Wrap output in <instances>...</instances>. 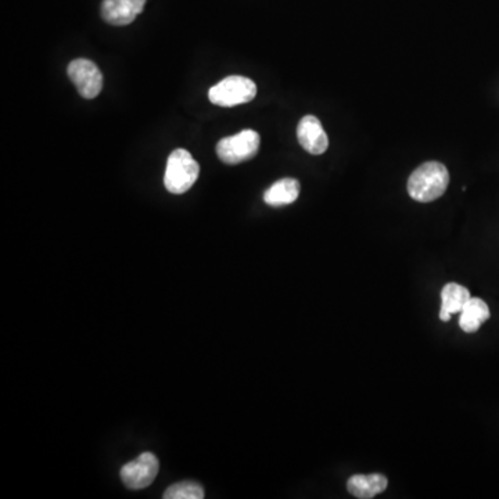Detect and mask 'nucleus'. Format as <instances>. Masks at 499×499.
<instances>
[{"label": "nucleus", "mask_w": 499, "mask_h": 499, "mask_svg": "<svg viewBox=\"0 0 499 499\" xmlns=\"http://www.w3.org/2000/svg\"><path fill=\"white\" fill-rule=\"evenodd\" d=\"M148 0H103L101 17L111 25L131 24L143 12Z\"/></svg>", "instance_id": "nucleus-8"}, {"label": "nucleus", "mask_w": 499, "mask_h": 499, "mask_svg": "<svg viewBox=\"0 0 499 499\" xmlns=\"http://www.w3.org/2000/svg\"><path fill=\"white\" fill-rule=\"evenodd\" d=\"M261 139L257 132L245 129L237 135L221 139L217 144V154L222 163L229 166L245 163L254 159L260 151Z\"/></svg>", "instance_id": "nucleus-4"}, {"label": "nucleus", "mask_w": 499, "mask_h": 499, "mask_svg": "<svg viewBox=\"0 0 499 499\" xmlns=\"http://www.w3.org/2000/svg\"><path fill=\"white\" fill-rule=\"evenodd\" d=\"M68 77L83 99L98 98L103 90V74L88 58H77L68 65Z\"/></svg>", "instance_id": "nucleus-6"}, {"label": "nucleus", "mask_w": 499, "mask_h": 499, "mask_svg": "<svg viewBox=\"0 0 499 499\" xmlns=\"http://www.w3.org/2000/svg\"><path fill=\"white\" fill-rule=\"evenodd\" d=\"M490 318V308L486 301L477 297H470L460 311V326L466 333H475L484 322Z\"/></svg>", "instance_id": "nucleus-10"}, {"label": "nucleus", "mask_w": 499, "mask_h": 499, "mask_svg": "<svg viewBox=\"0 0 499 499\" xmlns=\"http://www.w3.org/2000/svg\"><path fill=\"white\" fill-rule=\"evenodd\" d=\"M159 463L156 455L143 452L135 460L126 463L121 469V480L129 490H143L149 487L159 475Z\"/></svg>", "instance_id": "nucleus-5"}, {"label": "nucleus", "mask_w": 499, "mask_h": 499, "mask_svg": "<svg viewBox=\"0 0 499 499\" xmlns=\"http://www.w3.org/2000/svg\"><path fill=\"white\" fill-rule=\"evenodd\" d=\"M297 139L301 148L314 156H319L328 151V135L315 116H305L300 121L297 126Z\"/></svg>", "instance_id": "nucleus-7"}, {"label": "nucleus", "mask_w": 499, "mask_h": 499, "mask_svg": "<svg viewBox=\"0 0 499 499\" xmlns=\"http://www.w3.org/2000/svg\"><path fill=\"white\" fill-rule=\"evenodd\" d=\"M300 196V182L285 178L273 184L263 194V202L272 207H282L295 202Z\"/></svg>", "instance_id": "nucleus-12"}, {"label": "nucleus", "mask_w": 499, "mask_h": 499, "mask_svg": "<svg viewBox=\"0 0 499 499\" xmlns=\"http://www.w3.org/2000/svg\"><path fill=\"white\" fill-rule=\"evenodd\" d=\"M387 478L379 473L374 475H356L347 483L349 494L359 499H371L377 494L383 493L387 488Z\"/></svg>", "instance_id": "nucleus-9"}, {"label": "nucleus", "mask_w": 499, "mask_h": 499, "mask_svg": "<svg viewBox=\"0 0 499 499\" xmlns=\"http://www.w3.org/2000/svg\"><path fill=\"white\" fill-rule=\"evenodd\" d=\"M450 185L447 167L438 161H429L415 169L408 181V194L419 202L440 199Z\"/></svg>", "instance_id": "nucleus-1"}, {"label": "nucleus", "mask_w": 499, "mask_h": 499, "mask_svg": "<svg viewBox=\"0 0 499 499\" xmlns=\"http://www.w3.org/2000/svg\"><path fill=\"white\" fill-rule=\"evenodd\" d=\"M257 96V85L250 78L232 75L212 86L209 99L212 105L221 108H235L245 105Z\"/></svg>", "instance_id": "nucleus-3"}, {"label": "nucleus", "mask_w": 499, "mask_h": 499, "mask_svg": "<svg viewBox=\"0 0 499 499\" xmlns=\"http://www.w3.org/2000/svg\"><path fill=\"white\" fill-rule=\"evenodd\" d=\"M470 300V293L468 288L458 283H447L442 291V311H440V319L443 322H448L453 314H460L463 306Z\"/></svg>", "instance_id": "nucleus-11"}, {"label": "nucleus", "mask_w": 499, "mask_h": 499, "mask_svg": "<svg viewBox=\"0 0 499 499\" xmlns=\"http://www.w3.org/2000/svg\"><path fill=\"white\" fill-rule=\"evenodd\" d=\"M204 488L194 481H181L172 484L164 493V499H202Z\"/></svg>", "instance_id": "nucleus-13"}, {"label": "nucleus", "mask_w": 499, "mask_h": 499, "mask_svg": "<svg viewBox=\"0 0 499 499\" xmlns=\"http://www.w3.org/2000/svg\"><path fill=\"white\" fill-rule=\"evenodd\" d=\"M199 174V163L192 154L185 149H176L169 154L164 185L169 194H184L196 184Z\"/></svg>", "instance_id": "nucleus-2"}]
</instances>
